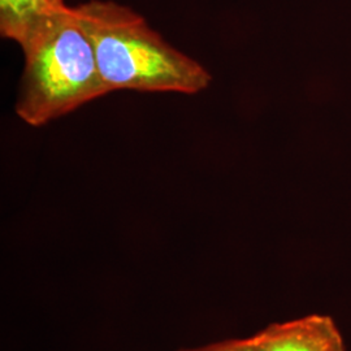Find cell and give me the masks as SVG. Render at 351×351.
Wrapping results in <instances>:
<instances>
[{"label":"cell","mask_w":351,"mask_h":351,"mask_svg":"<svg viewBox=\"0 0 351 351\" xmlns=\"http://www.w3.org/2000/svg\"><path fill=\"white\" fill-rule=\"evenodd\" d=\"M73 12L94 49L110 93H177L194 95L213 77L195 59L169 45L132 8L112 0H90Z\"/></svg>","instance_id":"cell-1"},{"label":"cell","mask_w":351,"mask_h":351,"mask_svg":"<svg viewBox=\"0 0 351 351\" xmlns=\"http://www.w3.org/2000/svg\"><path fill=\"white\" fill-rule=\"evenodd\" d=\"M21 50L25 64L14 108L27 125H46L110 94L73 7L65 4Z\"/></svg>","instance_id":"cell-2"},{"label":"cell","mask_w":351,"mask_h":351,"mask_svg":"<svg viewBox=\"0 0 351 351\" xmlns=\"http://www.w3.org/2000/svg\"><path fill=\"white\" fill-rule=\"evenodd\" d=\"M252 341V351H346L339 328L326 315L271 324Z\"/></svg>","instance_id":"cell-3"},{"label":"cell","mask_w":351,"mask_h":351,"mask_svg":"<svg viewBox=\"0 0 351 351\" xmlns=\"http://www.w3.org/2000/svg\"><path fill=\"white\" fill-rule=\"evenodd\" d=\"M64 5L50 0H0L1 37L23 47Z\"/></svg>","instance_id":"cell-4"},{"label":"cell","mask_w":351,"mask_h":351,"mask_svg":"<svg viewBox=\"0 0 351 351\" xmlns=\"http://www.w3.org/2000/svg\"><path fill=\"white\" fill-rule=\"evenodd\" d=\"M254 341L252 337L245 339H228L220 341L216 343H211L198 349H190V350L180 351H252Z\"/></svg>","instance_id":"cell-5"},{"label":"cell","mask_w":351,"mask_h":351,"mask_svg":"<svg viewBox=\"0 0 351 351\" xmlns=\"http://www.w3.org/2000/svg\"><path fill=\"white\" fill-rule=\"evenodd\" d=\"M50 1L53 3V4H56V5H63V4H65L64 0H50Z\"/></svg>","instance_id":"cell-6"}]
</instances>
